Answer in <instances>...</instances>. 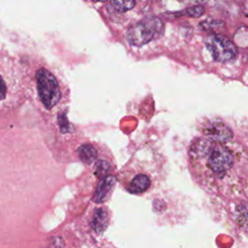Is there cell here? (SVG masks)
I'll use <instances>...</instances> for the list:
<instances>
[{"label": "cell", "mask_w": 248, "mask_h": 248, "mask_svg": "<svg viewBox=\"0 0 248 248\" xmlns=\"http://www.w3.org/2000/svg\"><path fill=\"white\" fill-rule=\"evenodd\" d=\"M164 31L163 22L157 17H146L132 26L127 31V40L132 46H141L160 37Z\"/></svg>", "instance_id": "cell-1"}, {"label": "cell", "mask_w": 248, "mask_h": 248, "mask_svg": "<svg viewBox=\"0 0 248 248\" xmlns=\"http://www.w3.org/2000/svg\"><path fill=\"white\" fill-rule=\"evenodd\" d=\"M37 90L41 102L47 109L57 105L61 98V91L56 78L46 69H39L36 73Z\"/></svg>", "instance_id": "cell-2"}, {"label": "cell", "mask_w": 248, "mask_h": 248, "mask_svg": "<svg viewBox=\"0 0 248 248\" xmlns=\"http://www.w3.org/2000/svg\"><path fill=\"white\" fill-rule=\"evenodd\" d=\"M205 45L214 60L228 62L237 55L235 45L227 37L220 34H210L205 39Z\"/></svg>", "instance_id": "cell-3"}, {"label": "cell", "mask_w": 248, "mask_h": 248, "mask_svg": "<svg viewBox=\"0 0 248 248\" xmlns=\"http://www.w3.org/2000/svg\"><path fill=\"white\" fill-rule=\"evenodd\" d=\"M233 164V156L230 149L222 144L211 143L210 152L208 154V167L218 174L228 171Z\"/></svg>", "instance_id": "cell-4"}, {"label": "cell", "mask_w": 248, "mask_h": 248, "mask_svg": "<svg viewBox=\"0 0 248 248\" xmlns=\"http://www.w3.org/2000/svg\"><path fill=\"white\" fill-rule=\"evenodd\" d=\"M204 134L206 135V137L210 140L217 141V142L228 141L233 136L231 129L223 123H211V124H209L206 127V129L204 131Z\"/></svg>", "instance_id": "cell-5"}, {"label": "cell", "mask_w": 248, "mask_h": 248, "mask_svg": "<svg viewBox=\"0 0 248 248\" xmlns=\"http://www.w3.org/2000/svg\"><path fill=\"white\" fill-rule=\"evenodd\" d=\"M115 182H116V179L112 175L108 174V175L102 177L97 186L95 194L93 196V201L98 203L105 202L109 197L110 192H111L113 186L115 185Z\"/></svg>", "instance_id": "cell-6"}, {"label": "cell", "mask_w": 248, "mask_h": 248, "mask_svg": "<svg viewBox=\"0 0 248 248\" xmlns=\"http://www.w3.org/2000/svg\"><path fill=\"white\" fill-rule=\"evenodd\" d=\"M149 186L150 178L143 173H139L130 180L127 190L132 194H140L145 192L149 188Z\"/></svg>", "instance_id": "cell-7"}, {"label": "cell", "mask_w": 248, "mask_h": 248, "mask_svg": "<svg viewBox=\"0 0 248 248\" xmlns=\"http://www.w3.org/2000/svg\"><path fill=\"white\" fill-rule=\"evenodd\" d=\"M108 219V213L105 208H97L90 221L91 228L96 233H101L106 230Z\"/></svg>", "instance_id": "cell-8"}, {"label": "cell", "mask_w": 248, "mask_h": 248, "mask_svg": "<svg viewBox=\"0 0 248 248\" xmlns=\"http://www.w3.org/2000/svg\"><path fill=\"white\" fill-rule=\"evenodd\" d=\"M78 153L79 159L84 164H87V165L94 163L95 160L97 159V156H98V152H97L96 148L93 145L88 144V143L82 144L78 148Z\"/></svg>", "instance_id": "cell-9"}, {"label": "cell", "mask_w": 248, "mask_h": 248, "mask_svg": "<svg viewBox=\"0 0 248 248\" xmlns=\"http://www.w3.org/2000/svg\"><path fill=\"white\" fill-rule=\"evenodd\" d=\"M110 4L115 11L124 13L131 10L135 6L136 1L135 0H110Z\"/></svg>", "instance_id": "cell-10"}, {"label": "cell", "mask_w": 248, "mask_h": 248, "mask_svg": "<svg viewBox=\"0 0 248 248\" xmlns=\"http://www.w3.org/2000/svg\"><path fill=\"white\" fill-rule=\"evenodd\" d=\"M109 169H110L109 164L104 160H100V161L96 162V164H95V173L98 177L102 178V177L108 175Z\"/></svg>", "instance_id": "cell-11"}, {"label": "cell", "mask_w": 248, "mask_h": 248, "mask_svg": "<svg viewBox=\"0 0 248 248\" xmlns=\"http://www.w3.org/2000/svg\"><path fill=\"white\" fill-rule=\"evenodd\" d=\"M185 15L191 16V17H200L201 16L203 15L204 13V8L201 5H197V6H193L190 7L188 9H186L185 11H183Z\"/></svg>", "instance_id": "cell-12"}, {"label": "cell", "mask_w": 248, "mask_h": 248, "mask_svg": "<svg viewBox=\"0 0 248 248\" xmlns=\"http://www.w3.org/2000/svg\"><path fill=\"white\" fill-rule=\"evenodd\" d=\"M8 96V82L4 76L0 73V102L4 101Z\"/></svg>", "instance_id": "cell-13"}, {"label": "cell", "mask_w": 248, "mask_h": 248, "mask_svg": "<svg viewBox=\"0 0 248 248\" xmlns=\"http://www.w3.org/2000/svg\"><path fill=\"white\" fill-rule=\"evenodd\" d=\"M92 1H95V2H104L106 0H92Z\"/></svg>", "instance_id": "cell-14"}]
</instances>
